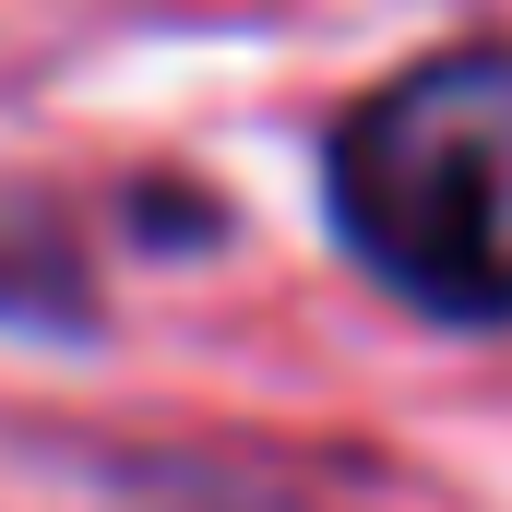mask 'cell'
<instances>
[{"label": "cell", "instance_id": "cell-1", "mask_svg": "<svg viewBox=\"0 0 512 512\" xmlns=\"http://www.w3.org/2000/svg\"><path fill=\"white\" fill-rule=\"evenodd\" d=\"M334 239L405 310L489 334L512 322V48H441L358 96L334 155Z\"/></svg>", "mask_w": 512, "mask_h": 512}]
</instances>
